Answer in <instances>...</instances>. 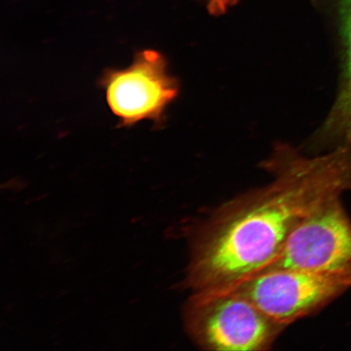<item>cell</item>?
Masks as SVG:
<instances>
[{
	"instance_id": "obj_1",
	"label": "cell",
	"mask_w": 351,
	"mask_h": 351,
	"mask_svg": "<svg viewBox=\"0 0 351 351\" xmlns=\"http://www.w3.org/2000/svg\"><path fill=\"white\" fill-rule=\"evenodd\" d=\"M263 166L271 182L226 202L197 229L187 278L194 292L229 289L261 273L302 219L351 191V145L306 156L280 144Z\"/></svg>"
},
{
	"instance_id": "obj_5",
	"label": "cell",
	"mask_w": 351,
	"mask_h": 351,
	"mask_svg": "<svg viewBox=\"0 0 351 351\" xmlns=\"http://www.w3.org/2000/svg\"><path fill=\"white\" fill-rule=\"evenodd\" d=\"M231 289L285 328L319 313L348 289L326 276L295 269L262 271Z\"/></svg>"
},
{
	"instance_id": "obj_6",
	"label": "cell",
	"mask_w": 351,
	"mask_h": 351,
	"mask_svg": "<svg viewBox=\"0 0 351 351\" xmlns=\"http://www.w3.org/2000/svg\"><path fill=\"white\" fill-rule=\"evenodd\" d=\"M343 44V73L339 95L317 135L319 143L333 147L351 145V0H337Z\"/></svg>"
},
{
	"instance_id": "obj_4",
	"label": "cell",
	"mask_w": 351,
	"mask_h": 351,
	"mask_svg": "<svg viewBox=\"0 0 351 351\" xmlns=\"http://www.w3.org/2000/svg\"><path fill=\"white\" fill-rule=\"evenodd\" d=\"M99 84L123 127L145 120L161 124L179 93L178 82L170 75L165 57L152 49L136 54L128 68L106 70Z\"/></svg>"
},
{
	"instance_id": "obj_2",
	"label": "cell",
	"mask_w": 351,
	"mask_h": 351,
	"mask_svg": "<svg viewBox=\"0 0 351 351\" xmlns=\"http://www.w3.org/2000/svg\"><path fill=\"white\" fill-rule=\"evenodd\" d=\"M189 335L202 350H270L285 327L234 289L195 291L185 307Z\"/></svg>"
},
{
	"instance_id": "obj_3",
	"label": "cell",
	"mask_w": 351,
	"mask_h": 351,
	"mask_svg": "<svg viewBox=\"0 0 351 351\" xmlns=\"http://www.w3.org/2000/svg\"><path fill=\"white\" fill-rule=\"evenodd\" d=\"M275 269L310 271L351 288V219L341 197L318 206L302 219L261 273Z\"/></svg>"
},
{
	"instance_id": "obj_7",
	"label": "cell",
	"mask_w": 351,
	"mask_h": 351,
	"mask_svg": "<svg viewBox=\"0 0 351 351\" xmlns=\"http://www.w3.org/2000/svg\"><path fill=\"white\" fill-rule=\"evenodd\" d=\"M207 7L210 14L221 16L227 13L232 7L238 4L240 0H200Z\"/></svg>"
}]
</instances>
